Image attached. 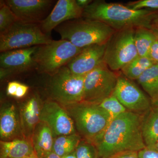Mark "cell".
Returning <instances> with one entry per match:
<instances>
[{
    "mask_svg": "<svg viewBox=\"0 0 158 158\" xmlns=\"http://www.w3.org/2000/svg\"><path fill=\"white\" fill-rule=\"evenodd\" d=\"M135 30L116 31L107 43L104 62L113 71H121L138 56L134 38Z\"/></svg>",
    "mask_w": 158,
    "mask_h": 158,
    "instance_id": "8",
    "label": "cell"
},
{
    "mask_svg": "<svg viewBox=\"0 0 158 158\" xmlns=\"http://www.w3.org/2000/svg\"><path fill=\"white\" fill-rule=\"evenodd\" d=\"M113 95L128 111L143 115L151 109V100L134 83L118 76Z\"/></svg>",
    "mask_w": 158,
    "mask_h": 158,
    "instance_id": "10",
    "label": "cell"
},
{
    "mask_svg": "<svg viewBox=\"0 0 158 158\" xmlns=\"http://www.w3.org/2000/svg\"><path fill=\"white\" fill-rule=\"evenodd\" d=\"M75 152L77 158H97L95 147L89 142H80Z\"/></svg>",
    "mask_w": 158,
    "mask_h": 158,
    "instance_id": "27",
    "label": "cell"
},
{
    "mask_svg": "<svg viewBox=\"0 0 158 158\" xmlns=\"http://www.w3.org/2000/svg\"><path fill=\"white\" fill-rule=\"evenodd\" d=\"M141 131L146 147H154L158 142V113L151 109L144 114Z\"/></svg>",
    "mask_w": 158,
    "mask_h": 158,
    "instance_id": "20",
    "label": "cell"
},
{
    "mask_svg": "<svg viewBox=\"0 0 158 158\" xmlns=\"http://www.w3.org/2000/svg\"><path fill=\"white\" fill-rule=\"evenodd\" d=\"M118 76L102 63L85 76L83 101L98 105L113 95Z\"/></svg>",
    "mask_w": 158,
    "mask_h": 158,
    "instance_id": "9",
    "label": "cell"
},
{
    "mask_svg": "<svg viewBox=\"0 0 158 158\" xmlns=\"http://www.w3.org/2000/svg\"><path fill=\"white\" fill-rule=\"evenodd\" d=\"M0 3V34H2L8 31L18 19L5 1H1Z\"/></svg>",
    "mask_w": 158,
    "mask_h": 158,
    "instance_id": "25",
    "label": "cell"
},
{
    "mask_svg": "<svg viewBox=\"0 0 158 158\" xmlns=\"http://www.w3.org/2000/svg\"><path fill=\"white\" fill-rule=\"evenodd\" d=\"M154 148H155L156 150L158 152V142L157 143V144H156L155 146L154 147H153Z\"/></svg>",
    "mask_w": 158,
    "mask_h": 158,
    "instance_id": "41",
    "label": "cell"
},
{
    "mask_svg": "<svg viewBox=\"0 0 158 158\" xmlns=\"http://www.w3.org/2000/svg\"><path fill=\"white\" fill-rule=\"evenodd\" d=\"M19 134L23 135L19 116L18 114L14 105H7L1 110L0 115L1 141L15 140L14 138L16 139Z\"/></svg>",
    "mask_w": 158,
    "mask_h": 158,
    "instance_id": "17",
    "label": "cell"
},
{
    "mask_svg": "<svg viewBox=\"0 0 158 158\" xmlns=\"http://www.w3.org/2000/svg\"><path fill=\"white\" fill-rule=\"evenodd\" d=\"M28 89L29 87L27 86L20 84L16 90L15 97L19 98L23 97L27 94Z\"/></svg>",
    "mask_w": 158,
    "mask_h": 158,
    "instance_id": "33",
    "label": "cell"
},
{
    "mask_svg": "<svg viewBox=\"0 0 158 158\" xmlns=\"http://www.w3.org/2000/svg\"><path fill=\"white\" fill-rule=\"evenodd\" d=\"M24 158H39L38 157V156L36 155V154L35 153V152H34L32 153V154H31V155L27 156L26 157Z\"/></svg>",
    "mask_w": 158,
    "mask_h": 158,
    "instance_id": "40",
    "label": "cell"
},
{
    "mask_svg": "<svg viewBox=\"0 0 158 158\" xmlns=\"http://www.w3.org/2000/svg\"><path fill=\"white\" fill-rule=\"evenodd\" d=\"M151 29L153 32L154 34L156 35V38L158 39V27L152 25Z\"/></svg>",
    "mask_w": 158,
    "mask_h": 158,
    "instance_id": "38",
    "label": "cell"
},
{
    "mask_svg": "<svg viewBox=\"0 0 158 158\" xmlns=\"http://www.w3.org/2000/svg\"><path fill=\"white\" fill-rule=\"evenodd\" d=\"M154 62L148 57L138 56L124 66L121 71L126 77L137 80Z\"/></svg>",
    "mask_w": 158,
    "mask_h": 158,
    "instance_id": "24",
    "label": "cell"
},
{
    "mask_svg": "<svg viewBox=\"0 0 158 158\" xmlns=\"http://www.w3.org/2000/svg\"><path fill=\"white\" fill-rule=\"evenodd\" d=\"M127 6L135 10L151 9L158 11V0H139L130 2Z\"/></svg>",
    "mask_w": 158,
    "mask_h": 158,
    "instance_id": "28",
    "label": "cell"
},
{
    "mask_svg": "<svg viewBox=\"0 0 158 158\" xmlns=\"http://www.w3.org/2000/svg\"><path fill=\"white\" fill-rule=\"evenodd\" d=\"M106 44L87 47L66 65L73 73L85 76L104 62Z\"/></svg>",
    "mask_w": 158,
    "mask_h": 158,
    "instance_id": "15",
    "label": "cell"
},
{
    "mask_svg": "<svg viewBox=\"0 0 158 158\" xmlns=\"http://www.w3.org/2000/svg\"><path fill=\"white\" fill-rule=\"evenodd\" d=\"M84 48L64 40L37 46L34 55L35 68L40 73L52 74L67 65Z\"/></svg>",
    "mask_w": 158,
    "mask_h": 158,
    "instance_id": "5",
    "label": "cell"
},
{
    "mask_svg": "<svg viewBox=\"0 0 158 158\" xmlns=\"http://www.w3.org/2000/svg\"><path fill=\"white\" fill-rule=\"evenodd\" d=\"M138 154L139 158H158V152L154 148L146 147Z\"/></svg>",
    "mask_w": 158,
    "mask_h": 158,
    "instance_id": "29",
    "label": "cell"
},
{
    "mask_svg": "<svg viewBox=\"0 0 158 158\" xmlns=\"http://www.w3.org/2000/svg\"><path fill=\"white\" fill-rule=\"evenodd\" d=\"M41 30L39 23L18 20L8 31L0 34L1 52L44 45L52 41Z\"/></svg>",
    "mask_w": 158,
    "mask_h": 158,
    "instance_id": "7",
    "label": "cell"
},
{
    "mask_svg": "<svg viewBox=\"0 0 158 158\" xmlns=\"http://www.w3.org/2000/svg\"><path fill=\"white\" fill-rule=\"evenodd\" d=\"M151 101L158 99V64H154L137 80Z\"/></svg>",
    "mask_w": 158,
    "mask_h": 158,
    "instance_id": "21",
    "label": "cell"
},
{
    "mask_svg": "<svg viewBox=\"0 0 158 158\" xmlns=\"http://www.w3.org/2000/svg\"><path fill=\"white\" fill-rule=\"evenodd\" d=\"M157 11L135 10L119 3L94 1L83 9L82 17L99 21L116 31L142 27L151 29Z\"/></svg>",
    "mask_w": 158,
    "mask_h": 158,
    "instance_id": "2",
    "label": "cell"
},
{
    "mask_svg": "<svg viewBox=\"0 0 158 158\" xmlns=\"http://www.w3.org/2000/svg\"><path fill=\"white\" fill-rule=\"evenodd\" d=\"M37 46L1 52V79L12 74L22 72L35 67L34 55Z\"/></svg>",
    "mask_w": 158,
    "mask_h": 158,
    "instance_id": "12",
    "label": "cell"
},
{
    "mask_svg": "<svg viewBox=\"0 0 158 158\" xmlns=\"http://www.w3.org/2000/svg\"><path fill=\"white\" fill-rule=\"evenodd\" d=\"M42 158H61L59 156L57 155L55 153L53 152L49 153L48 154L44 156Z\"/></svg>",
    "mask_w": 158,
    "mask_h": 158,
    "instance_id": "36",
    "label": "cell"
},
{
    "mask_svg": "<svg viewBox=\"0 0 158 158\" xmlns=\"http://www.w3.org/2000/svg\"><path fill=\"white\" fill-rule=\"evenodd\" d=\"M152 25L158 27V11L156 15V17L154 19Z\"/></svg>",
    "mask_w": 158,
    "mask_h": 158,
    "instance_id": "39",
    "label": "cell"
},
{
    "mask_svg": "<svg viewBox=\"0 0 158 158\" xmlns=\"http://www.w3.org/2000/svg\"><path fill=\"white\" fill-rule=\"evenodd\" d=\"M52 130L46 124L40 122L34 130L31 138L34 151L42 158L53 151L54 139Z\"/></svg>",
    "mask_w": 158,
    "mask_h": 158,
    "instance_id": "18",
    "label": "cell"
},
{
    "mask_svg": "<svg viewBox=\"0 0 158 158\" xmlns=\"http://www.w3.org/2000/svg\"><path fill=\"white\" fill-rule=\"evenodd\" d=\"M61 40L80 48L107 43L116 31L99 21L81 18L68 21L55 29Z\"/></svg>",
    "mask_w": 158,
    "mask_h": 158,
    "instance_id": "3",
    "label": "cell"
},
{
    "mask_svg": "<svg viewBox=\"0 0 158 158\" xmlns=\"http://www.w3.org/2000/svg\"><path fill=\"white\" fill-rule=\"evenodd\" d=\"M61 158H77L75 151L73 152H72L68 154L63 156Z\"/></svg>",
    "mask_w": 158,
    "mask_h": 158,
    "instance_id": "37",
    "label": "cell"
},
{
    "mask_svg": "<svg viewBox=\"0 0 158 158\" xmlns=\"http://www.w3.org/2000/svg\"><path fill=\"white\" fill-rule=\"evenodd\" d=\"M151 110L158 113V99L151 101Z\"/></svg>",
    "mask_w": 158,
    "mask_h": 158,
    "instance_id": "35",
    "label": "cell"
},
{
    "mask_svg": "<svg viewBox=\"0 0 158 158\" xmlns=\"http://www.w3.org/2000/svg\"><path fill=\"white\" fill-rule=\"evenodd\" d=\"M20 83L16 81L9 82L7 87V94L10 96H15L16 90Z\"/></svg>",
    "mask_w": 158,
    "mask_h": 158,
    "instance_id": "32",
    "label": "cell"
},
{
    "mask_svg": "<svg viewBox=\"0 0 158 158\" xmlns=\"http://www.w3.org/2000/svg\"><path fill=\"white\" fill-rule=\"evenodd\" d=\"M92 2L93 1L91 0H77L76 1L77 4L78 6L83 9L89 6Z\"/></svg>",
    "mask_w": 158,
    "mask_h": 158,
    "instance_id": "34",
    "label": "cell"
},
{
    "mask_svg": "<svg viewBox=\"0 0 158 158\" xmlns=\"http://www.w3.org/2000/svg\"><path fill=\"white\" fill-rule=\"evenodd\" d=\"M138 152L128 151L119 153L110 158H139Z\"/></svg>",
    "mask_w": 158,
    "mask_h": 158,
    "instance_id": "31",
    "label": "cell"
},
{
    "mask_svg": "<svg viewBox=\"0 0 158 158\" xmlns=\"http://www.w3.org/2000/svg\"><path fill=\"white\" fill-rule=\"evenodd\" d=\"M5 2L18 20L40 23L52 6L50 0H7Z\"/></svg>",
    "mask_w": 158,
    "mask_h": 158,
    "instance_id": "14",
    "label": "cell"
},
{
    "mask_svg": "<svg viewBox=\"0 0 158 158\" xmlns=\"http://www.w3.org/2000/svg\"><path fill=\"white\" fill-rule=\"evenodd\" d=\"M80 135L95 146L112 120L98 105L82 101L63 106Z\"/></svg>",
    "mask_w": 158,
    "mask_h": 158,
    "instance_id": "4",
    "label": "cell"
},
{
    "mask_svg": "<svg viewBox=\"0 0 158 158\" xmlns=\"http://www.w3.org/2000/svg\"><path fill=\"white\" fill-rule=\"evenodd\" d=\"M81 142V137L76 133L73 135L57 136L54 139L53 152L62 158L75 151Z\"/></svg>",
    "mask_w": 158,
    "mask_h": 158,
    "instance_id": "23",
    "label": "cell"
},
{
    "mask_svg": "<svg viewBox=\"0 0 158 158\" xmlns=\"http://www.w3.org/2000/svg\"><path fill=\"white\" fill-rule=\"evenodd\" d=\"M83 9L75 0H59L52 10L39 23L44 33L50 35L53 30L62 23L82 17Z\"/></svg>",
    "mask_w": 158,
    "mask_h": 158,
    "instance_id": "13",
    "label": "cell"
},
{
    "mask_svg": "<svg viewBox=\"0 0 158 158\" xmlns=\"http://www.w3.org/2000/svg\"><path fill=\"white\" fill-rule=\"evenodd\" d=\"M148 57L154 63L158 64V39L156 38L150 49Z\"/></svg>",
    "mask_w": 158,
    "mask_h": 158,
    "instance_id": "30",
    "label": "cell"
},
{
    "mask_svg": "<svg viewBox=\"0 0 158 158\" xmlns=\"http://www.w3.org/2000/svg\"><path fill=\"white\" fill-rule=\"evenodd\" d=\"M98 105L109 114L112 120L127 111L113 94L105 99Z\"/></svg>",
    "mask_w": 158,
    "mask_h": 158,
    "instance_id": "26",
    "label": "cell"
},
{
    "mask_svg": "<svg viewBox=\"0 0 158 158\" xmlns=\"http://www.w3.org/2000/svg\"><path fill=\"white\" fill-rule=\"evenodd\" d=\"M41 108L39 98L37 96L31 98L21 107L20 120L25 139L31 141L34 130L40 122Z\"/></svg>",
    "mask_w": 158,
    "mask_h": 158,
    "instance_id": "16",
    "label": "cell"
},
{
    "mask_svg": "<svg viewBox=\"0 0 158 158\" xmlns=\"http://www.w3.org/2000/svg\"><path fill=\"white\" fill-rule=\"evenodd\" d=\"M143 116L127 111L114 118L94 147L97 158H110L123 152L146 147L141 131Z\"/></svg>",
    "mask_w": 158,
    "mask_h": 158,
    "instance_id": "1",
    "label": "cell"
},
{
    "mask_svg": "<svg viewBox=\"0 0 158 158\" xmlns=\"http://www.w3.org/2000/svg\"><path fill=\"white\" fill-rule=\"evenodd\" d=\"M49 75L48 90L53 100L62 106L83 101L85 76L74 74L66 65Z\"/></svg>",
    "mask_w": 158,
    "mask_h": 158,
    "instance_id": "6",
    "label": "cell"
},
{
    "mask_svg": "<svg viewBox=\"0 0 158 158\" xmlns=\"http://www.w3.org/2000/svg\"><path fill=\"white\" fill-rule=\"evenodd\" d=\"M134 38L138 56L148 57L151 47L156 38L152 29L143 27L137 28Z\"/></svg>",
    "mask_w": 158,
    "mask_h": 158,
    "instance_id": "22",
    "label": "cell"
},
{
    "mask_svg": "<svg viewBox=\"0 0 158 158\" xmlns=\"http://www.w3.org/2000/svg\"><path fill=\"white\" fill-rule=\"evenodd\" d=\"M55 101H47L42 105L40 121L47 125L54 135H67L76 134L73 119L65 108Z\"/></svg>",
    "mask_w": 158,
    "mask_h": 158,
    "instance_id": "11",
    "label": "cell"
},
{
    "mask_svg": "<svg viewBox=\"0 0 158 158\" xmlns=\"http://www.w3.org/2000/svg\"><path fill=\"white\" fill-rule=\"evenodd\" d=\"M0 158H24L34 152L32 142L26 139L1 141Z\"/></svg>",
    "mask_w": 158,
    "mask_h": 158,
    "instance_id": "19",
    "label": "cell"
}]
</instances>
